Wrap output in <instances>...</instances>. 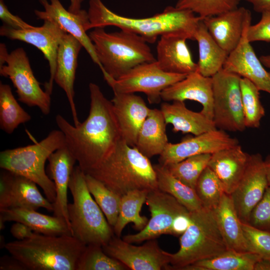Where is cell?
<instances>
[{"mask_svg": "<svg viewBox=\"0 0 270 270\" xmlns=\"http://www.w3.org/2000/svg\"><path fill=\"white\" fill-rule=\"evenodd\" d=\"M89 90L90 112L84 122L75 126L60 114L56 118L66 148L85 173L98 165L122 139L111 100L94 83H90Z\"/></svg>", "mask_w": 270, "mask_h": 270, "instance_id": "cell-1", "label": "cell"}, {"mask_svg": "<svg viewBox=\"0 0 270 270\" xmlns=\"http://www.w3.org/2000/svg\"><path fill=\"white\" fill-rule=\"evenodd\" d=\"M88 14L90 29L114 26L136 33L147 42L153 44L158 36L180 35L194 40V34L202 20L192 11L168 6L152 16L132 18L116 14L102 0H89Z\"/></svg>", "mask_w": 270, "mask_h": 270, "instance_id": "cell-2", "label": "cell"}, {"mask_svg": "<svg viewBox=\"0 0 270 270\" xmlns=\"http://www.w3.org/2000/svg\"><path fill=\"white\" fill-rule=\"evenodd\" d=\"M121 196L135 190H158L156 173L150 158L121 139L111 152L88 172Z\"/></svg>", "mask_w": 270, "mask_h": 270, "instance_id": "cell-3", "label": "cell"}, {"mask_svg": "<svg viewBox=\"0 0 270 270\" xmlns=\"http://www.w3.org/2000/svg\"><path fill=\"white\" fill-rule=\"evenodd\" d=\"M86 245L71 235L51 236L35 232L26 239L6 243L9 254L27 270H76Z\"/></svg>", "mask_w": 270, "mask_h": 270, "instance_id": "cell-4", "label": "cell"}, {"mask_svg": "<svg viewBox=\"0 0 270 270\" xmlns=\"http://www.w3.org/2000/svg\"><path fill=\"white\" fill-rule=\"evenodd\" d=\"M88 36L103 75L117 79L138 64L156 61L148 42L133 32L120 30L108 33L96 28Z\"/></svg>", "mask_w": 270, "mask_h": 270, "instance_id": "cell-5", "label": "cell"}, {"mask_svg": "<svg viewBox=\"0 0 270 270\" xmlns=\"http://www.w3.org/2000/svg\"><path fill=\"white\" fill-rule=\"evenodd\" d=\"M68 188L73 200L68 206L72 236L86 245L105 246L114 235V230L89 192L85 172L78 166L73 170Z\"/></svg>", "mask_w": 270, "mask_h": 270, "instance_id": "cell-6", "label": "cell"}, {"mask_svg": "<svg viewBox=\"0 0 270 270\" xmlns=\"http://www.w3.org/2000/svg\"><path fill=\"white\" fill-rule=\"evenodd\" d=\"M64 146L62 132L53 130L38 142L2 151L0 168L34 182L42 188L46 198L54 204L56 198L55 186L46 174L45 164L52 153Z\"/></svg>", "mask_w": 270, "mask_h": 270, "instance_id": "cell-7", "label": "cell"}, {"mask_svg": "<svg viewBox=\"0 0 270 270\" xmlns=\"http://www.w3.org/2000/svg\"><path fill=\"white\" fill-rule=\"evenodd\" d=\"M190 212V224L180 238V248L168 252L167 270L182 269L196 262L216 256L228 250L212 210L204 208Z\"/></svg>", "mask_w": 270, "mask_h": 270, "instance_id": "cell-8", "label": "cell"}, {"mask_svg": "<svg viewBox=\"0 0 270 270\" xmlns=\"http://www.w3.org/2000/svg\"><path fill=\"white\" fill-rule=\"evenodd\" d=\"M0 74L11 80L20 101L29 106L38 108L44 115L50 114V95L40 88L23 48L8 54L6 46L0 44Z\"/></svg>", "mask_w": 270, "mask_h": 270, "instance_id": "cell-9", "label": "cell"}, {"mask_svg": "<svg viewBox=\"0 0 270 270\" xmlns=\"http://www.w3.org/2000/svg\"><path fill=\"white\" fill-rule=\"evenodd\" d=\"M213 121L226 132H242L246 128L242 110L241 76L224 68L212 77Z\"/></svg>", "mask_w": 270, "mask_h": 270, "instance_id": "cell-10", "label": "cell"}, {"mask_svg": "<svg viewBox=\"0 0 270 270\" xmlns=\"http://www.w3.org/2000/svg\"><path fill=\"white\" fill-rule=\"evenodd\" d=\"M103 76L114 92H143L150 104H158L162 100L161 94L164 89L187 75L166 72L156 60L138 64L117 79L107 74Z\"/></svg>", "mask_w": 270, "mask_h": 270, "instance_id": "cell-11", "label": "cell"}, {"mask_svg": "<svg viewBox=\"0 0 270 270\" xmlns=\"http://www.w3.org/2000/svg\"><path fill=\"white\" fill-rule=\"evenodd\" d=\"M102 247L108 255L122 262L128 270H167L170 263L168 252L160 248L156 239L136 246L114 234Z\"/></svg>", "mask_w": 270, "mask_h": 270, "instance_id": "cell-12", "label": "cell"}, {"mask_svg": "<svg viewBox=\"0 0 270 270\" xmlns=\"http://www.w3.org/2000/svg\"><path fill=\"white\" fill-rule=\"evenodd\" d=\"M145 202L148 206L151 218L143 230L122 238L128 242H141L156 239L162 234H170L176 218L189 211L174 197L158 189L149 192Z\"/></svg>", "mask_w": 270, "mask_h": 270, "instance_id": "cell-13", "label": "cell"}, {"mask_svg": "<svg viewBox=\"0 0 270 270\" xmlns=\"http://www.w3.org/2000/svg\"><path fill=\"white\" fill-rule=\"evenodd\" d=\"M268 186L264 160L259 153L250 154L245 172L230 194L242 222L248 224L251 212L262 198Z\"/></svg>", "mask_w": 270, "mask_h": 270, "instance_id": "cell-14", "label": "cell"}, {"mask_svg": "<svg viewBox=\"0 0 270 270\" xmlns=\"http://www.w3.org/2000/svg\"><path fill=\"white\" fill-rule=\"evenodd\" d=\"M44 22L40 26H34L25 30L14 29L4 24L0 28V35L32 44L42 52L48 62L50 72L49 80L44 84V90L51 95L56 70L58 50L66 32L50 21Z\"/></svg>", "mask_w": 270, "mask_h": 270, "instance_id": "cell-15", "label": "cell"}, {"mask_svg": "<svg viewBox=\"0 0 270 270\" xmlns=\"http://www.w3.org/2000/svg\"><path fill=\"white\" fill-rule=\"evenodd\" d=\"M238 144L237 138L217 128L194 136L186 137L178 143L168 142L160 155L158 164L166 166L192 156L212 154Z\"/></svg>", "mask_w": 270, "mask_h": 270, "instance_id": "cell-16", "label": "cell"}, {"mask_svg": "<svg viewBox=\"0 0 270 270\" xmlns=\"http://www.w3.org/2000/svg\"><path fill=\"white\" fill-rule=\"evenodd\" d=\"M36 184L22 176L3 170L0 173V210L42 208L53 212V204L44 197Z\"/></svg>", "mask_w": 270, "mask_h": 270, "instance_id": "cell-17", "label": "cell"}, {"mask_svg": "<svg viewBox=\"0 0 270 270\" xmlns=\"http://www.w3.org/2000/svg\"><path fill=\"white\" fill-rule=\"evenodd\" d=\"M44 10H34L37 18L50 21L66 33L76 38L90 55L92 61L100 66L94 44L86 34L90 30L88 12L84 10L74 14L66 10L60 0H38Z\"/></svg>", "mask_w": 270, "mask_h": 270, "instance_id": "cell-18", "label": "cell"}, {"mask_svg": "<svg viewBox=\"0 0 270 270\" xmlns=\"http://www.w3.org/2000/svg\"><path fill=\"white\" fill-rule=\"evenodd\" d=\"M202 20L212 38L229 54L238 46L251 24L252 14L248 9L238 7Z\"/></svg>", "mask_w": 270, "mask_h": 270, "instance_id": "cell-19", "label": "cell"}, {"mask_svg": "<svg viewBox=\"0 0 270 270\" xmlns=\"http://www.w3.org/2000/svg\"><path fill=\"white\" fill-rule=\"evenodd\" d=\"M114 94L111 102L122 139L128 145L135 146L140 128L150 108L141 96L134 93Z\"/></svg>", "mask_w": 270, "mask_h": 270, "instance_id": "cell-20", "label": "cell"}, {"mask_svg": "<svg viewBox=\"0 0 270 270\" xmlns=\"http://www.w3.org/2000/svg\"><path fill=\"white\" fill-rule=\"evenodd\" d=\"M247 29L238 46L228 54L223 68L247 78L260 91L270 94V72L264 68L248 40Z\"/></svg>", "mask_w": 270, "mask_h": 270, "instance_id": "cell-21", "label": "cell"}, {"mask_svg": "<svg viewBox=\"0 0 270 270\" xmlns=\"http://www.w3.org/2000/svg\"><path fill=\"white\" fill-rule=\"evenodd\" d=\"M80 42L72 35L66 34L58 48L54 81L65 92L68 98L74 125L80 124L74 103V83L78 66V58L81 48Z\"/></svg>", "mask_w": 270, "mask_h": 270, "instance_id": "cell-22", "label": "cell"}, {"mask_svg": "<svg viewBox=\"0 0 270 270\" xmlns=\"http://www.w3.org/2000/svg\"><path fill=\"white\" fill-rule=\"evenodd\" d=\"M161 98L165 102H197L202 106L201 112L213 120L212 78L204 76L198 71L188 74L183 80L164 89Z\"/></svg>", "mask_w": 270, "mask_h": 270, "instance_id": "cell-23", "label": "cell"}, {"mask_svg": "<svg viewBox=\"0 0 270 270\" xmlns=\"http://www.w3.org/2000/svg\"><path fill=\"white\" fill-rule=\"evenodd\" d=\"M187 40L180 35L160 36L156 46V60L163 70L186 75L197 71V64L193 60Z\"/></svg>", "mask_w": 270, "mask_h": 270, "instance_id": "cell-24", "label": "cell"}, {"mask_svg": "<svg viewBox=\"0 0 270 270\" xmlns=\"http://www.w3.org/2000/svg\"><path fill=\"white\" fill-rule=\"evenodd\" d=\"M48 160L56 192V200L53 204L54 216L64 220L70 228L68 210V190L76 160L66 146L52 153Z\"/></svg>", "mask_w": 270, "mask_h": 270, "instance_id": "cell-25", "label": "cell"}, {"mask_svg": "<svg viewBox=\"0 0 270 270\" xmlns=\"http://www.w3.org/2000/svg\"><path fill=\"white\" fill-rule=\"evenodd\" d=\"M250 155L240 144L211 154L208 166L217 176L226 194L230 195L236 187L246 168Z\"/></svg>", "mask_w": 270, "mask_h": 270, "instance_id": "cell-26", "label": "cell"}, {"mask_svg": "<svg viewBox=\"0 0 270 270\" xmlns=\"http://www.w3.org/2000/svg\"><path fill=\"white\" fill-rule=\"evenodd\" d=\"M7 222H22L36 233L46 235H71L66 222L58 217L40 214L32 209L14 208L0 210V229Z\"/></svg>", "mask_w": 270, "mask_h": 270, "instance_id": "cell-27", "label": "cell"}, {"mask_svg": "<svg viewBox=\"0 0 270 270\" xmlns=\"http://www.w3.org/2000/svg\"><path fill=\"white\" fill-rule=\"evenodd\" d=\"M160 110L166 124L172 125V131L194 136L217 129L213 120L201 111L196 112L188 108L184 102H163Z\"/></svg>", "mask_w": 270, "mask_h": 270, "instance_id": "cell-28", "label": "cell"}, {"mask_svg": "<svg viewBox=\"0 0 270 270\" xmlns=\"http://www.w3.org/2000/svg\"><path fill=\"white\" fill-rule=\"evenodd\" d=\"M212 210L228 250L248 252L242 222L236 212L230 195L224 192L218 206Z\"/></svg>", "mask_w": 270, "mask_h": 270, "instance_id": "cell-29", "label": "cell"}, {"mask_svg": "<svg viewBox=\"0 0 270 270\" xmlns=\"http://www.w3.org/2000/svg\"><path fill=\"white\" fill-rule=\"evenodd\" d=\"M166 124L161 110L150 108L140 128L135 147L149 158L160 156L168 143Z\"/></svg>", "mask_w": 270, "mask_h": 270, "instance_id": "cell-30", "label": "cell"}, {"mask_svg": "<svg viewBox=\"0 0 270 270\" xmlns=\"http://www.w3.org/2000/svg\"><path fill=\"white\" fill-rule=\"evenodd\" d=\"M198 44L197 71L204 76L212 77L223 68L228 54L214 40L202 19L194 34Z\"/></svg>", "mask_w": 270, "mask_h": 270, "instance_id": "cell-31", "label": "cell"}, {"mask_svg": "<svg viewBox=\"0 0 270 270\" xmlns=\"http://www.w3.org/2000/svg\"><path fill=\"white\" fill-rule=\"evenodd\" d=\"M260 259L254 252L228 250L216 256L188 266L182 270H254Z\"/></svg>", "mask_w": 270, "mask_h": 270, "instance_id": "cell-32", "label": "cell"}, {"mask_svg": "<svg viewBox=\"0 0 270 270\" xmlns=\"http://www.w3.org/2000/svg\"><path fill=\"white\" fill-rule=\"evenodd\" d=\"M154 167L158 190L174 197L190 212L203 208L195 190L173 176L166 166L158 164Z\"/></svg>", "mask_w": 270, "mask_h": 270, "instance_id": "cell-33", "label": "cell"}, {"mask_svg": "<svg viewBox=\"0 0 270 270\" xmlns=\"http://www.w3.org/2000/svg\"><path fill=\"white\" fill-rule=\"evenodd\" d=\"M148 192L144 190H135L122 196L120 213L113 228L116 236L120 237L122 230L130 222H132L134 228L139 231L146 227L148 220L142 216L140 212Z\"/></svg>", "mask_w": 270, "mask_h": 270, "instance_id": "cell-34", "label": "cell"}, {"mask_svg": "<svg viewBox=\"0 0 270 270\" xmlns=\"http://www.w3.org/2000/svg\"><path fill=\"white\" fill-rule=\"evenodd\" d=\"M32 118L18 102L8 84H0V128L8 134H12L20 124Z\"/></svg>", "mask_w": 270, "mask_h": 270, "instance_id": "cell-35", "label": "cell"}, {"mask_svg": "<svg viewBox=\"0 0 270 270\" xmlns=\"http://www.w3.org/2000/svg\"><path fill=\"white\" fill-rule=\"evenodd\" d=\"M85 180L89 192L113 228L120 213L122 196L89 174L85 173Z\"/></svg>", "mask_w": 270, "mask_h": 270, "instance_id": "cell-36", "label": "cell"}, {"mask_svg": "<svg viewBox=\"0 0 270 270\" xmlns=\"http://www.w3.org/2000/svg\"><path fill=\"white\" fill-rule=\"evenodd\" d=\"M240 86L246 127L258 128L265 115V110L260 99V90L250 80L242 77Z\"/></svg>", "mask_w": 270, "mask_h": 270, "instance_id": "cell-37", "label": "cell"}, {"mask_svg": "<svg viewBox=\"0 0 270 270\" xmlns=\"http://www.w3.org/2000/svg\"><path fill=\"white\" fill-rule=\"evenodd\" d=\"M211 154H206L192 156L164 166L173 176L195 190L198 178L208 166Z\"/></svg>", "mask_w": 270, "mask_h": 270, "instance_id": "cell-38", "label": "cell"}, {"mask_svg": "<svg viewBox=\"0 0 270 270\" xmlns=\"http://www.w3.org/2000/svg\"><path fill=\"white\" fill-rule=\"evenodd\" d=\"M128 268L119 260L108 255L100 245L90 244L80 256L76 270H126Z\"/></svg>", "mask_w": 270, "mask_h": 270, "instance_id": "cell-39", "label": "cell"}, {"mask_svg": "<svg viewBox=\"0 0 270 270\" xmlns=\"http://www.w3.org/2000/svg\"><path fill=\"white\" fill-rule=\"evenodd\" d=\"M195 190L203 208L210 210L218 206L225 192L220 180L208 166L198 178Z\"/></svg>", "mask_w": 270, "mask_h": 270, "instance_id": "cell-40", "label": "cell"}, {"mask_svg": "<svg viewBox=\"0 0 270 270\" xmlns=\"http://www.w3.org/2000/svg\"><path fill=\"white\" fill-rule=\"evenodd\" d=\"M240 0H178L176 7L188 10L203 19L238 8Z\"/></svg>", "mask_w": 270, "mask_h": 270, "instance_id": "cell-41", "label": "cell"}, {"mask_svg": "<svg viewBox=\"0 0 270 270\" xmlns=\"http://www.w3.org/2000/svg\"><path fill=\"white\" fill-rule=\"evenodd\" d=\"M242 228L248 252L261 258L270 259V232L242 223Z\"/></svg>", "mask_w": 270, "mask_h": 270, "instance_id": "cell-42", "label": "cell"}, {"mask_svg": "<svg viewBox=\"0 0 270 270\" xmlns=\"http://www.w3.org/2000/svg\"><path fill=\"white\" fill-rule=\"evenodd\" d=\"M247 224L270 232V186H267L262 198L251 212Z\"/></svg>", "mask_w": 270, "mask_h": 270, "instance_id": "cell-43", "label": "cell"}, {"mask_svg": "<svg viewBox=\"0 0 270 270\" xmlns=\"http://www.w3.org/2000/svg\"><path fill=\"white\" fill-rule=\"evenodd\" d=\"M246 36L250 43L258 41L270 42V11L262 13L260 20L248 27Z\"/></svg>", "mask_w": 270, "mask_h": 270, "instance_id": "cell-44", "label": "cell"}, {"mask_svg": "<svg viewBox=\"0 0 270 270\" xmlns=\"http://www.w3.org/2000/svg\"><path fill=\"white\" fill-rule=\"evenodd\" d=\"M0 19L4 24L14 29L25 30L34 26L24 21L19 16L12 14L3 0H0Z\"/></svg>", "mask_w": 270, "mask_h": 270, "instance_id": "cell-45", "label": "cell"}, {"mask_svg": "<svg viewBox=\"0 0 270 270\" xmlns=\"http://www.w3.org/2000/svg\"><path fill=\"white\" fill-rule=\"evenodd\" d=\"M190 222V212L186 211L178 214L174 219L170 234L180 236L187 230Z\"/></svg>", "mask_w": 270, "mask_h": 270, "instance_id": "cell-46", "label": "cell"}, {"mask_svg": "<svg viewBox=\"0 0 270 270\" xmlns=\"http://www.w3.org/2000/svg\"><path fill=\"white\" fill-rule=\"evenodd\" d=\"M10 232L16 239L22 240L32 236L34 232L25 224L16 222L10 229Z\"/></svg>", "mask_w": 270, "mask_h": 270, "instance_id": "cell-47", "label": "cell"}, {"mask_svg": "<svg viewBox=\"0 0 270 270\" xmlns=\"http://www.w3.org/2000/svg\"><path fill=\"white\" fill-rule=\"evenodd\" d=\"M0 270H27L24 265L15 257L4 255L0 258Z\"/></svg>", "mask_w": 270, "mask_h": 270, "instance_id": "cell-48", "label": "cell"}, {"mask_svg": "<svg viewBox=\"0 0 270 270\" xmlns=\"http://www.w3.org/2000/svg\"><path fill=\"white\" fill-rule=\"evenodd\" d=\"M251 4L254 11L262 13L270 11V0H245Z\"/></svg>", "mask_w": 270, "mask_h": 270, "instance_id": "cell-49", "label": "cell"}, {"mask_svg": "<svg viewBox=\"0 0 270 270\" xmlns=\"http://www.w3.org/2000/svg\"><path fill=\"white\" fill-rule=\"evenodd\" d=\"M84 0H70V4L68 10L74 14H78L81 10V4Z\"/></svg>", "mask_w": 270, "mask_h": 270, "instance_id": "cell-50", "label": "cell"}, {"mask_svg": "<svg viewBox=\"0 0 270 270\" xmlns=\"http://www.w3.org/2000/svg\"><path fill=\"white\" fill-rule=\"evenodd\" d=\"M254 270H270V259L260 260L256 264Z\"/></svg>", "mask_w": 270, "mask_h": 270, "instance_id": "cell-51", "label": "cell"}, {"mask_svg": "<svg viewBox=\"0 0 270 270\" xmlns=\"http://www.w3.org/2000/svg\"><path fill=\"white\" fill-rule=\"evenodd\" d=\"M268 186H270V154L264 159Z\"/></svg>", "mask_w": 270, "mask_h": 270, "instance_id": "cell-52", "label": "cell"}, {"mask_svg": "<svg viewBox=\"0 0 270 270\" xmlns=\"http://www.w3.org/2000/svg\"><path fill=\"white\" fill-rule=\"evenodd\" d=\"M260 60L262 64L270 69V55H262L260 57Z\"/></svg>", "mask_w": 270, "mask_h": 270, "instance_id": "cell-53", "label": "cell"}]
</instances>
